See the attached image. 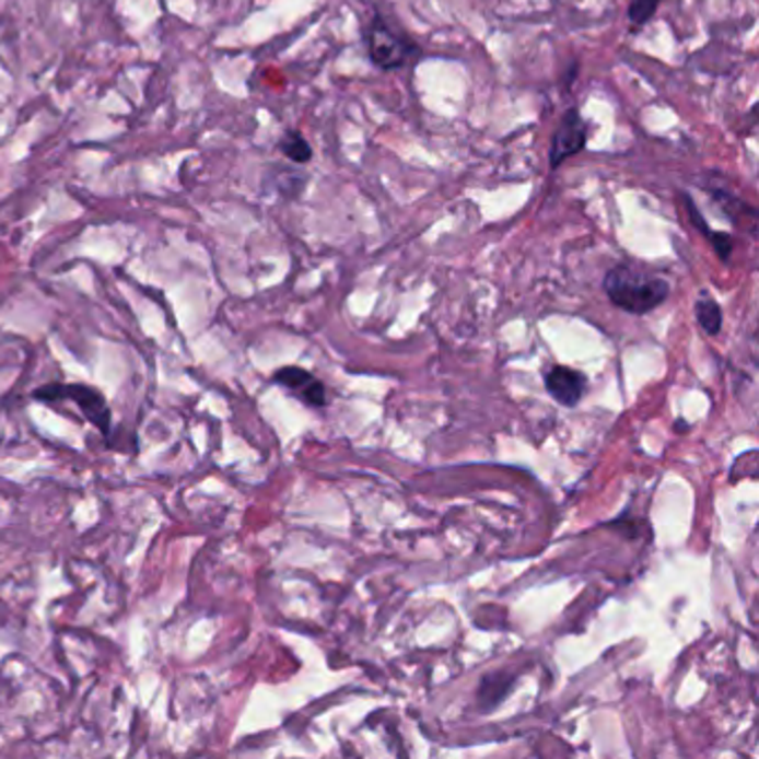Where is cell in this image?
I'll return each instance as SVG.
<instances>
[{
    "mask_svg": "<svg viewBox=\"0 0 759 759\" xmlns=\"http://www.w3.org/2000/svg\"><path fill=\"white\" fill-rule=\"evenodd\" d=\"M684 206H686V212H688V219H690V223L694 225V227H698L707 238L713 234V230H711V225L704 221V217H702V212L698 210V206H694V201H692V197H688V195H684Z\"/></svg>",
    "mask_w": 759,
    "mask_h": 759,
    "instance_id": "cell-12",
    "label": "cell"
},
{
    "mask_svg": "<svg viewBox=\"0 0 759 759\" xmlns=\"http://www.w3.org/2000/svg\"><path fill=\"white\" fill-rule=\"evenodd\" d=\"M544 384H546L548 395L557 404H561L565 408H573L586 395L588 382H586V374L580 370L565 367V365H554L544 374Z\"/></svg>",
    "mask_w": 759,
    "mask_h": 759,
    "instance_id": "cell-5",
    "label": "cell"
},
{
    "mask_svg": "<svg viewBox=\"0 0 759 759\" xmlns=\"http://www.w3.org/2000/svg\"><path fill=\"white\" fill-rule=\"evenodd\" d=\"M365 47L372 66L384 72L401 70L419 58V47L399 32H395L378 14L367 25Z\"/></svg>",
    "mask_w": 759,
    "mask_h": 759,
    "instance_id": "cell-2",
    "label": "cell"
},
{
    "mask_svg": "<svg viewBox=\"0 0 759 759\" xmlns=\"http://www.w3.org/2000/svg\"><path fill=\"white\" fill-rule=\"evenodd\" d=\"M604 290L612 305L638 316L653 312L670 294V285L666 279L644 272L630 264H619L610 268L604 279Z\"/></svg>",
    "mask_w": 759,
    "mask_h": 759,
    "instance_id": "cell-1",
    "label": "cell"
},
{
    "mask_svg": "<svg viewBox=\"0 0 759 759\" xmlns=\"http://www.w3.org/2000/svg\"><path fill=\"white\" fill-rule=\"evenodd\" d=\"M36 399L43 401H66L72 399L79 410L83 412V417L96 425L103 434H109L112 428V410L103 397L101 390L90 388V386H81V384H49L40 390L34 393Z\"/></svg>",
    "mask_w": 759,
    "mask_h": 759,
    "instance_id": "cell-3",
    "label": "cell"
},
{
    "mask_svg": "<svg viewBox=\"0 0 759 759\" xmlns=\"http://www.w3.org/2000/svg\"><path fill=\"white\" fill-rule=\"evenodd\" d=\"M709 241H711L713 249L717 252V257H720L722 261H728V259H731V255H733V245H735L731 234H726V232H715V230H713V234L709 236Z\"/></svg>",
    "mask_w": 759,
    "mask_h": 759,
    "instance_id": "cell-11",
    "label": "cell"
},
{
    "mask_svg": "<svg viewBox=\"0 0 759 759\" xmlns=\"http://www.w3.org/2000/svg\"><path fill=\"white\" fill-rule=\"evenodd\" d=\"M694 314H698V322L709 335H717L722 328V307L717 305L715 299L709 294H702V299L694 305Z\"/></svg>",
    "mask_w": 759,
    "mask_h": 759,
    "instance_id": "cell-8",
    "label": "cell"
},
{
    "mask_svg": "<svg viewBox=\"0 0 759 759\" xmlns=\"http://www.w3.org/2000/svg\"><path fill=\"white\" fill-rule=\"evenodd\" d=\"M586 143H588V122L580 114L577 107H571L563 114L559 128L552 137L550 167L552 170L561 167V163H565L568 159H573L580 152H584Z\"/></svg>",
    "mask_w": 759,
    "mask_h": 759,
    "instance_id": "cell-4",
    "label": "cell"
},
{
    "mask_svg": "<svg viewBox=\"0 0 759 759\" xmlns=\"http://www.w3.org/2000/svg\"><path fill=\"white\" fill-rule=\"evenodd\" d=\"M659 5H662V0H630L628 21L635 27H644L651 23V19L659 10Z\"/></svg>",
    "mask_w": 759,
    "mask_h": 759,
    "instance_id": "cell-10",
    "label": "cell"
},
{
    "mask_svg": "<svg viewBox=\"0 0 759 759\" xmlns=\"http://www.w3.org/2000/svg\"><path fill=\"white\" fill-rule=\"evenodd\" d=\"M711 197L715 201V206L737 225L744 223V219H748L752 225H757V212L755 208H750L746 201H742L739 197H735L733 192L724 187H711Z\"/></svg>",
    "mask_w": 759,
    "mask_h": 759,
    "instance_id": "cell-7",
    "label": "cell"
},
{
    "mask_svg": "<svg viewBox=\"0 0 759 759\" xmlns=\"http://www.w3.org/2000/svg\"><path fill=\"white\" fill-rule=\"evenodd\" d=\"M275 382L279 386H283L285 390H290L292 395H296L303 404L312 406V408H322L326 406V388L319 382V378H314L310 372L301 370V367H283L275 374Z\"/></svg>",
    "mask_w": 759,
    "mask_h": 759,
    "instance_id": "cell-6",
    "label": "cell"
},
{
    "mask_svg": "<svg viewBox=\"0 0 759 759\" xmlns=\"http://www.w3.org/2000/svg\"><path fill=\"white\" fill-rule=\"evenodd\" d=\"M279 150L283 152V156H288L292 163H310L312 161V145L303 139L301 132L288 130L283 135V139L279 141Z\"/></svg>",
    "mask_w": 759,
    "mask_h": 759,
    "instance_id": "cell-9",
    "label": "cell"
}]
</instances>
